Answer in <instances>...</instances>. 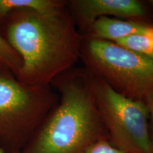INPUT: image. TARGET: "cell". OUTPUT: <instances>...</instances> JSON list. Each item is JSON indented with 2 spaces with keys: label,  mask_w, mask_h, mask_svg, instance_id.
<instances>
[{
  "label": "cell",
  "mask_w": 153,
  "mask_h": 153,
  "mask_svg": "<svg viewBox=\"0 0 153 153\" xmlns=\"http://www.w3.org/2000/svg\"><path fill=\"white\" fill-rule=\"evenodd\" d=\"M0 32L22 58L16 77L26 85L49 87L80 60L82 36L68 3L49 12L11 11L0 20Z\"/></svg>",
  "instance_id": "cell-1"
},
{
  "label": "cell",
  "mask_w": 153,
  "mask_h": 153,
  "mask_svg": "<svg viewBox=\"0 0 153 153\" xmlns=\"http://www.w3.org/2000/svg\"><path fill=\"white\" fill-rule=\"evenodd\" d=\"M51 87L58 94V101L20 153H80L108 137L89 71L74 67L55 78Z\"/></svg>",
  "instance_id": "cell-2"
},
{
  "label": "cell",
  "mask_w": 153,
  "mask_h": 153,
  "mask_svg": "<svg viewBox=\"0 0 153 153\" xmlns=\"http://www.w3.org/2000/svg\"><path fill=\"white\" fill-rule=\"evenodd\" d=\"M53 88L26 85L0 69V145L20 152L58 101Z\"/></svg>",
  "instance_id": "cell-3"
},
{
  "label": "cell",
  "mask_w": 153,
  "mask_h": 153,
  "mask_svg": "<svg viewBox=\"0 0 153 153\" xmlns=\"http://www.w3.org/2000/svg\"><path fill=\"white\" fill-rule=\"evenodd\" d=\"M85 68L120 94L144 100L153 90V61L115 42L82 36Z\"/></svg>",
  "instance_id": "cell-4"
},
{
  "label": "cell",
  "mask_w": 153,
  "mask_h": 153,
  "mask_svg": "<svg viewBox=\"0 0 153 153\" xmlns=\"http://www.w3.org/2000/svg\"><path fill=\"white\" fill-rule=\"evenodd\" d=\"M91 75L96 104L110 142L128 153H153L145 101L124 97Z\"/></svg>",
  "instance_id": "cell-5"
},
{
  "label": "cell",
  "mask_w": 153,
  "mask_h": 153,
  "mask_svg": "<svg viewBox=\"0 0 153 153\" xmlns=\"http://www.w3.org/2000/svg\"><path fill=\"white\" fill-rule=\"evenodd\" d=\"M68 7L82 36H85L93 23L101 17L153 18L147 0H70Z\"/></svg>",
  "instance_id": "cell-6"
},
{
  "label": "cell",
  "mask_w": 153,
  "mask_h": 153,
  "mask_svg": "<svg viewBox=\"0 0 153 153\" xmlns=\"http://www.w3.org/2000/svg\"><path fill=\"white\" fill-rule=\"evenodd\" d=\"M85 36L112 42L132 36L153 38V18L123 19L101 17L93 23Z\"/></svg>",
  "instance_id": "cell-7"
},
{
  "label": "cell",
  "mask_w": 153,
  "mask_h": 153,
  "mask_svg": "<svg viewBox=\"0 0 153 153\" xmlns=\"http://www.w3.org/2000/svg\"><path fill=\"white\" fill-rule=\"evenodd\" d=\"M66 0H0V20L15 10L31 9L49 12L67 5Z\"/></svg>",
  "instance_id": "cell-8"
},
{
  "label": "cell",
  "mask_w": 153,
  "mask_h": 153,
  "mask_svg": "<svg viewBox=\"0 0 153 153\" xmlns=\"http://www.w3.org/2000/svg\"><path fill=\"white\" fill-rule=\"evenodd\" d=\"M121 46L135 51L153 61V38L132 36L115 42Z\"/></svg>",
  "instance_id": "cell-9"
},
{
  "label": "cell",
  "mask_w": 153,
  "mask_h": 153,
  "mask_svg": "<svg viewBox=\"0 0 153 153\" xmlns=\"http://www.w3.org/2000/svg\"><path fill=\"white\" fill-rule=\"evenodd\" d=\"M0 62L2 65L16 76L22 68L21 57L5 40L0 32Z\"/></svg>",
  "instance_id": "cell-10"
},
{
  "label": "cell",
  "mask_w": 153,
  "mask_h": 153,
  "mask_svg": "<svg viewBox=\"0 0 153 153\" xmlns=\"http://www.w3.org/2000/svg\"><path fill=\"white\" fill-rule=\"evenodd\" d=\"M80 153H128L114 146L108 137H103L88 145Z\"/></svg>",
  "instance_id": "cell-11"
},
{
  "label": "cell",
  "mask_w": 153,
  "mask_h": 153,
  "mask_svg": "<svg viewBox=\"0 0 153 153\" xmlns=\"http://www.w3.org/2000/svg\"><path fill=\"white\" fill-rule=\"evenodd\" d=\"M144 101L149 111V131L153 148V90L145 97Z\"/></svg>",
  "instance_id": "cell-12"
},
{
  "label": "cell",
  "mask_w": 153,
  "mask_h": 153,
  "mask_svg": "<svg viewBox=\"0 0 153 153\" xmlns=\"http://www.w3.org/2000/svg\"><path fill=\"white\" fill-rule=\"evenodd\" d=\"M147 2H148V5L150 6L151 10H152L153 13V0H147Z\"/></svg>",
  "instance_id": "cell-13"
},
{
  "label": "cell",
  "mask_w": 153,
  "mask_h": 153,
  "mask_svg": "<svg viewBox=\"0 0 153 153\" xmlns=\"http://www.w3.org/2000/svg\"><path fill=\"white\" fill-rule=\"evenodd\" d=\"M0 153H20V152H7V150H5L0 145Z\"/></svg>",
  "instance_id": "cell-14"
},
{
  "label": "cell",
  "mask_w": 153,
  "mask_h": 153,
  "mask_svg": "<svg viewBox=\"0 0 153 153\" xmlns=\"http://www.w3.org/2000/svg\"><path fill=\"white\" fill-rule=\"evenodd\" d=\"M3 68H5L2 65V64H1V62H0V69H3ZM5 69H6V68H5Z\"/></svg>",
  "instance_id": "cell-15"
}]
</instances>
